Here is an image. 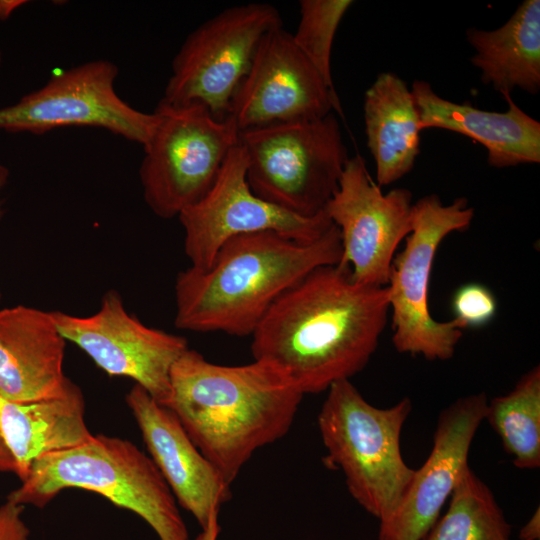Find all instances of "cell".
I'll return each instance as SVG.
<instances>
[{
	"label": "cell",
	"mask_w": 540,
	"mask_h": 540,
	"mask_svg": "<svg viewBox=\"0 0 540 540\" xmlns=\"http://www.w3.org/2000/svg\"><path fill=\"white\" fill-rule=\"evenodd\" d=\"M338 228L342 256L353 281L384 287L396 249L412 231V193L395 188L383 193L360 155L350 157L338 187L324 208Z\"/></svg>",
	"instance_id": "7c38bea8"
},
{
	"label": "cell",
	"mask_w": 540,
	"mask_h": 540,
	"mask_svg": "<svg viewBox=\"0 0 540 540\" xmlns=\"http://www.w3.org/2000/svg\"><path fill=\"white\" fill-rule=\"evenodd\" d=\"M246 169V156L238 142L210 190L179 214L191 267L206 269L223 244L236 236L274 231L312 241L333 225L325 211L304 218L258 197L247 182Z\"/></svg>",
	"instance_id": "8fae6325"
},
{
	"label": "cell",
	"mask_w": 540,
	"mask_h": 540,
	"mask_svg": "<svg viewBox=\"0 0 540 540\" xmlns=\"http://www.w3.org/2000/svg\"><path fill=\"white\" fill-rule=\"evenodd\" d=\"M154 111L158 123L143 146L139 177L148 207L171 219L210 190L239 142V130L232 119H217L199 103L160 100Z\"/></svg>",
	"instance_id": "52a82bcc"
},
{
	"label": "cell",
	"mask_w": 540,
	"mask_h": 540,
	"mask_svg": "<svg viewBox=\"0 0 540 540\" xmlns=\"http://www.w3.org/2000/svg\"><path fill=\"white\" fill-rule=\"evenodd\" d=\"M303 396L270 362L220 365L188 348L171 369L162 405L231 485L257 449L289 431Z\"/></svg>",
	"instance_id": "7a4b0ae2"
},
{
	"label": "cell",
	"mask_w": 540,
	"mask_h": 540,
	"mask_svg": "<svg viewBox=\"0 0 540 540\" xmlns=\"http://www.w3.org/2000/svg\"><path fill=\"white\" fill-rule=\"evenodd\" d=\"M473 217L465 197L444 205L438 195L430 194L413 204L412 231L392 260L387 284L392 342L399 353L428 360L453 357L463 327L454 318L439 322L432 317L428 288L441 242L448 234L467 229Z\"/></svg>",
	"instance_id": "ba28073f"
},
{
	"label": "cell",
	"mask_w": 540,
	"mask_h": 540,
	"mask_svg": "<svg viewBox=\"0 0 540 540\" xmlns=\"http://www.w3.org/2000/svg\"><path fill=\"white\" fill-rule=\"evenodd\" d=\"M65 338L110 376L128 377L164 404L174 363L189 348L187 339L152 328L128 313L115 290L107 291L90 316L53 311Z\"/></svg>",
	"instance_id": "4fadbf2b"
},
{
	"label": "cell",
	"mask_w": 540,
	"mask_h": 540,
	"mask_svg": "<svg viewBox=\"0 0 540 540\" xmlns=\"http://www.w3.org/2000/svg\"><path fill=\"white\" fill-rule=\"evenodd\" d=\"M239 144L253 193L304 218L324 212L350 158L332 112L240 131Z\"/></svg>",
	"instance_id": "8992f818"
},
{
	"label": "cell",
	"mask_w": 540,
	"mask_h": 540,
	"mask_svg": "<svg viewBox=\"0 0 540 540\" xmlns=\"http://www.w3.org/2000/svg\"><path fill=\"white\" fill-rule=\"evenodd\" d=\"M485 393L461 397L438 418L431 452L414 471L395 512L380 522L379 540H422L438 520L468 465L475 433L485 420Z\"/></svg>",
	"instance_id": "9a60e30c"
},
{
	"label": "cell",
	"mask_w": 540,
	"mask_h": 540,
	"mask_svg": "<svg viewBox=\"0 0 540 540\" xmlns=\"http://www.w3.org/2000/svg\"><path fill=\"white\" fill-rule=\"evenodd\" d=\"M67 488L96 492L134 512L159 540H188L169 486L152 459L129 440L93 435L77 447L42 456L7 501L42 508Z\"/></svg>",
	"instance_id": "277c9868"
},
{
	"label": "cell",
	"mask_w": 540,
	"mask_h": 540,
	"mask_svg": "<svg viewBox=\"0 0 540 540\" xmlns=\"http://www.w3.org/2000/svg\"><path fill=\"white\" fill-rule=\"evenodd\" d=\"M8 176H9L8 169L4 165L0 164V219H1V216H2L1 192H2V190L4 188V186L7 183Z\"/></svg>",
	"instance_id": "4dcf8cb0"
},
{
	"label": "cell",
	"mask_w": 540,
	"mask_h": 540,
	"mask_svg": "<svg viewBox=\"0 0 540 540\" xmlns=\"http://www.w3.org/2000/svg\"><path fill=\"white\" fill-rule=\"evenodd\" d=\"M0 472L15 473V465L13 458L2 438L0 432Z\"/></svg>",
	"instance_id": "f1b7e54d"
},
{
	"label": "cell",
	"mask_w": 540,
	"mask_h": 540,
	"mask_svg": "<svg viewBox=\"0 0 540 540\" xmlns=\"http://www.w3.org/2000/svg\"><path fill=\"white\" fill-rule=\"evenodd\" d=\"M150 458L178 503L201 528L230 500V486L200 452L175 414L134 384L126 395Z\"/></svg>",
	"instance_id": "2e32d148"
},
{
	"label": "cell",
	"mask_w": 540,
	"mask_h": 540,
	"mask_svg": "<svg viewBox=\"0 0 540 540\" xmlns=\"http://www.w3.org/2000/svg\"><path fill=\"white\" fill-rule=\"evenodd\" d=\"M66 340L53 311L24 305L0 310V398L29 402L61 395Z\"/></svg>",
	"instance_id": "e0dca14e"
},
{
	"label": "cell",
	"mask_w": 540,
	"mask_h": 540,
	"mask_svg": "<svg viewBox=\"0 0 540 540\" xmlns=\"http://www.w3.org/2000/svg\"><path fill=\"white\" fill-rule=\"evenodd\" d=\"M389 312L387 286L356 283L346 265L320 266L275 301L251 335V352L303 395L321 393L367 365Z\"/></svg>",
	"instance_id": "6da1fadb"
},
{
	"label": "cell",
	"mask_w": 540,
	"mask_h": 540,
	"mask_svg": "<svg viewBox=\"0 0 540 540\" xmlns=\"http://www.w3.org/2000/svg\"><path fill=\"white\" fill-rule=\"evenodd\" d=\"M540 538V512L539 508L535 510L530 519L520 529V540H539Z\"/></svg>",
	"instance_id": "4316f807"
},
{
	"label": "cell",
	"mask_w": 540,
	"mask_h": 540,
	"mask_svg": "<svg viewBox=\"0 0 540 540\" xmlns=\"http://www.w3.org/2000/svg\"><path fill=\"white\" fill-rule=\"evenodd\" d=\"M338 228L300 241L274 231L236 236L206 269L189 267L175 281V327L251 336L275 301L314 269L338 264Z\"/></svg>",
	"instance_id": "3957f363"
},
{
	"label": "cell",
	"mask_w": 540,
	"mask_h": 540,
	"mask_svg": "<svg viewBox=\"0 0 540 540\" xmlns=\"http://www.w3.org/2000/svg\"><path fill=\"white\" fill-rule=\"evenodd\" d=\"M454 319L463 327H480L489 323L497 312V300L492 291L479 283L460 286L452 297Z\"/></svg>",
	"instance_id": "d4e9b609"
},
{
	"label": "cell",
	"mask_w": 540,
	"mask_h": 540,
	"mask_svg": "<svg viewBox=\"0 0 540 540\" xmlns=\"http://www.w3.org/2000/svg\"><path fill=\"white\" fill-rule=\"evenodd\" d=\"M342 113L330 89L282 26L261 40L237 88L228 116L239 132L274 123L323 118Z\"/></svg>",
	"instance_id": "5bb4252c"
},
{
	"label": "cell",
	"mask_w": 540,
	"mask_h": 540,
	"mask_svg": "<svg viewBox=\"0 0 540 540\" xmlns=\"http://www.w3.org/2000/svg\"><path fill=\"white\" fill-rule=\"evenodd\" d=\"M411 408L409 398L375 407L342 380L329 387L318 414L327 464L343 472L351 496L380 522L395 512L414 475L400 448Z\"/></svg>",
	"instance_id": "5b68a950"
},
{
	"label": "cell",
	"mask_w": 540,
	"mask_h": 540,
	"mask_svg": "<svg viewBox=\"0 0 540 540\" xmlns=\"http://www.w3.org/2000/svg\"><path fill=\"white\" fill-rule=\"evenodd\" d=\"M281 26L279 11L267 3L233 6L208 19L186 37L174 56L161 100L173 105L199 103L215 118L225 119L261 40Z\"/></svg>",
	"instance_id": "9c48e42d"
},
{
	"label": "cell",
	"mask_w": 540,
	"mask_h": 540,
	"mask_svg": "<svg viewBox=\"0 0 540 540\" xmlns=\"http://www.w3.org/2000/svg\"><path fill=\"white\" fill-rule=\"evenodd\" d=\"M466 39L475 50L472 65L481 81L503 97L519 88L536 95L540 90V1H523L501 27H470Z\"/></svg>",
	"instance_id": "44dd1931"
},
{
	"label": "cell",
	"mask_w": 540,
	"mask_h": 540,
	"mask_svg": "<svg viewBox=\"0 0 540 540\" xmlns=\"http://www.w3.org/2000/svg\"><path fill=\"white\" fill-rule=\"evenodd\" d=\"M0 432L21 481L36 459L77 447L93 436L85 422L84 395L70 379L56 397L29 402L0 398Z\"/></svg>",
	"instance_id": "d6986e66"
},
{
	"label": "cell",
	"mask_w": 540,
	"mask_h": 540,
	"mask_svg": "<svg viewBox=\"0 0 540 540\" xmlns=\"http://www.w3.org/2000/svg\"><path fill=\"white\" fill-rule=\"evenodd\" d=\"M363 110L376 183L390 185L412 170L420 153L422 129L411 89L397 74L380 73L365 92Z\"/></svg>",
	"instance_id": "ffe728a7"
},
{
	"label": "cell",
	"mask_w": 540,
	"mask_h": 540,
	"mask_svg": "<svg viewBox=\"0 0 540 540\" xmlns=\"http://www.w3.org/2000/svg\"><path fill=\"white\" fill-rule=\"evenodd\" d=\"M351 0H302L300 19L292 39L314 66L327 86L335 91L331 73V52L336 31Z\"/></svg>",
	"instance_id": "cb8c5ba5"
},
{
	"label": "cell",
	"mask_w": 540,
	"mask_h": 540,
	"mask_svg": "<svg viewBox=\"0 0 540 540\" xmlns=\"http://www.w3.org/2000/svg\"><path fill=\"white\" fill-rule=\"evenodd\" d=\"M219 512H214L205 527L201 528L202 531L196 536L194 540H217L220 532V526L218 522Z\"/></svg>",
	"instance_id": "83f0119b"
},
{
	"label": "cell",
	"mask_w": 540,
	"mask_h": 540,
	"mask_svg": "<svg viewBox=\"0 0 540 540\" xmlns=\"http://www.w3.org/2000/svg\"><path fill=\"white\" fill-rule=\"evenodd\" d=\"M22 1H0V20H4L9 17V15L18 8ZM0 61H1V52H0Z\"/></svg>",
	"instance_id": "f546056e"
},
{
	"label": "cell",
	"mask_w": 540,
	"mask_h": 540,
	"mask_svg": "<svg viewBox=\"0 0 540 540\" xmlns=\"http://www.w3.org/2000/svg\"><path fill=\"white\" fill-rule=\"evenodd\" d=\"M485 419L515 466H540V367L525 373L506 395L488 401Z\"/></svg>",
	"instance_id": "7402d4cb"
},
{
	"label": "cell",
	"mask_w": 540,
	"mask_h": 540,
	"mask_svg": "<svg viewBox=\"0 0 540 540\" xmlns=\"http://www.w3.org/2000/svg\"><path fill=\"white\" fill-rule=\"evenodd\" d=\"M118 67L87 61L53 75L17 103L0 108V130L43 134L63 127H97L145 146L158 123L155 111H140L115 89Z\"/></svg>",
	"instance_id": "30bf717a"
},
{
	"label": "cell",
	"mask_w": 540,
	"mask_h": 540,
	"mask_svg": "<svg viewBox=\"0 0 540 540\" xmlns=\"http://www.w3.org/2000/svg\"><path fill=\"white\" fill-rule=\"evenodd\" d=\"M23 505L10 501L0 506V540H28L29 529L22 519Z\"/></svg>",
	"instance_id": "484cf974"
},
{
	"label": "cell",
	"mask_w": 540,
	"mask_h": 540,
	"mask_svg": "<svg viewBox=\"0 0 540 540\" xmlns=\"http://www.w3.org/2000/svg\"><path fill=\"white\" fill-rule=\"evenodd\" d=\"M411 93L421 129L440 128L482 144L495 168L540 163V123L526 114L511 95L505 112L486 111L440 97L424 80L412 83Z\"/></svg>",
	"instance_id": "ac0fdd59"
},
{
	"label": "cell",
	"mask_w": 540,
	"mask_h": 540,
	"mask_svg": "<svg viewBox=\"0 0 540 540\" xmlns=\"http://www.w3.org/2000/svg\"><path fill=\"white\" fill-rule=\"evenodd\" d=\"M510 531L490 488L468 466L447 511L422 540H510Z\"/></svg>",
	"instance_id": "603a6c76"
}]
</instances>
